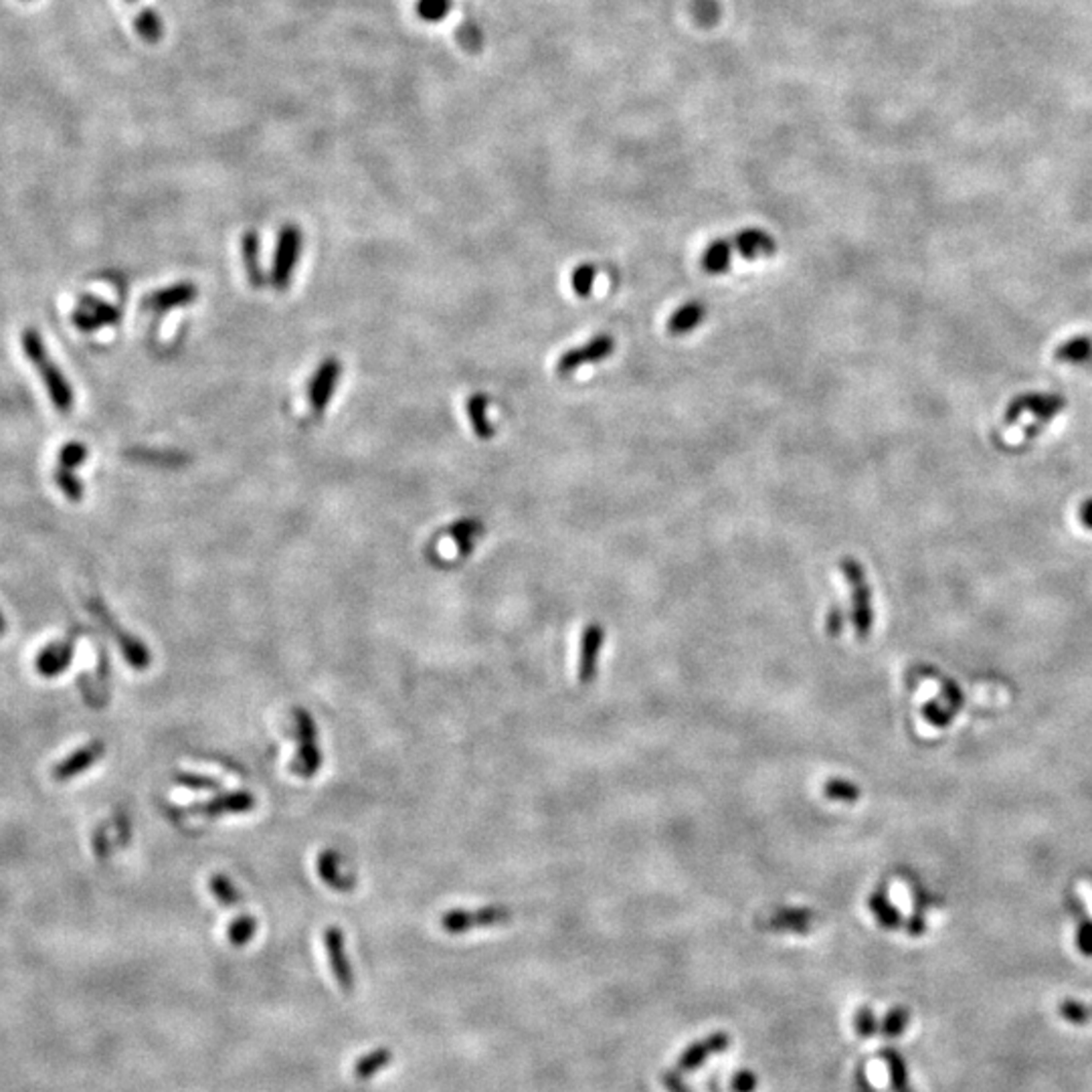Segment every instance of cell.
Wrapping results in <instances>:
<instances>
[{
	"label": "cell",
	"mask_w": 1092,
	"mask_h": 1092,
	"mask_svg": "<svg viewBox=\"0 0 1092 1092\" xmlns=\"http://www.w3.org/2000/svg\"><path fill=\"white\" fill-rule=\"evenodd\" d=\"M20 346L24 357L29 359V363L35 367L37 374L41 376L43 385L47 389V395L53 403V407L59 413H69L73 409V403H75V395L73 389L69 385V380L63 376L61 369L51 361L47 346L43 342V336L37 333L35 328H27L20 333Z\"/></svg>",
	"instance_id": "obj_1"
},
{
	"label": "cell",
	"mask_w": 1092,
	"mask_h": 1092,
	"mask_svg": "<svg viewBox=\"0 0 1092 1092\" xmlns=\"http://www.w3.org/2000/svg\"><path fill=\"white\" fill-rule=\"evenodd\" d=\"M86 607L89 609L91 616H93L101 625H104V629L114 638V642L118 644L120 652H122L123 657H125V662H128V666H130L132 670L144 672V670L150 668L152 655H150L146 644H144L142 640H138L136 636H132V633H130L128 629H125L123 625H120V621L114 617V614L110 612L108 605H106L104 601L97 599V597H91V599H86Z\"/></svg>",
	"instance_id": "obj_2"
},
{
	"label": "cell",
	"mask_w": 1092,
	"mask_h": 1092,
	"mask_svg": "<svg viewBox=\"0 0 1092 1092\" xmlns=\"http://www.w3.org/2000/svg\"><path fill=\"white\" fill-rule=\"evenodd\" d=\"M840 569L852 587V623L856 627V636L860 640H866L870 636L874 614H872V591L868 587L866 571L856 558H842Z\"/></svg>",
	"instance_id": "obj_3"
},
{
	"label": "cell",
	"mask_w": 1092,
	"mask_h": 1092,
	"mask_svg": "<svg viewBox=\"0 0 1092 1092\" xmlns=\"http://www.w3.org/2000/svg\"><path fill=\"white\" fill-rule=\"evenodd\" d=\"M296 734H298V753L292 763V771L303 779H312L322 767V751L318 743V726L308 710L296 708Z\"/></svg>",
	"instance_id": "obj_4"
},
{
	"label": "cell",
	"mask_w": 1092,
	"mask_h": 1092,
	"mask_svg": "<svg viewBox=\"0 0 1092 1092\" xmlns=\"http://www.w3.org/2000/svg\"><path fill=\"white\" fill-rule=\"evenodd\" d=\"M511 919H512V910L502 906V904L484 906L479 910L455 908V910H449V912L441 914L440 927L447 934H464V933H470L474 929H488V927H496V925H506Z\"/></svg>",
	"instance_id": "obj_5"
},
{
	"label": "cell",
	"mask_w": 1092,
	"mask_h": 1092,
	"mask_svg": "<svg viewBox=\"0 0 1092 1092\" xmlns=\"http://www.w3.org/2000/svg\"><path fill=\"white\" fill-rule=\"evenodd\" d=\"M301 241H303L301 229L298 225L290 223L282 227V231H279L277 237V247L273 256L271 275H269V282L273 284V288L286 290L290 286V279L301 256Z\"/></svg>",
	"instance_id": "obj_6"
},
{
	"label": "cell",
	"mask_w": 1092,
	"mask_h": 1092,
	"mask_svg": "<svg viewBox=\"0 0 1092 1092\" xmlns=\"http://www.w3.org/2000/svg\"><path fill=\"white\" fill-rule=\"evenodd\" d=\"M88 447L82 441H71L67 445H63V449L59 451V460L53 472L55 477V484L57 488L71 500V502H80L84 498V486L82 481L75 477V470L78 466H82L88 460Z\"/></svg>",
	"instance_id": "obj_7"
},
{
	"label": "cell",
	"mask_w": 1092,
	"mask_h": 1092,
	"mask_svg": "<svg viewBox=\"0 0 1092 1092\" xmlns=\"http://www.w3.org/2000/svg\"><path fill=\"white\" fill-rule=\"evenodd\" d=\"M1066 409V399L1056 393H1026L1015 397L1005 409L1004 423L1011 425L1018 421L1024 413H1034L1038 419L1050 421L1058 413Z\"/></svg>",
	"instance_id": "obj_8"
},
{
	"label": "cell",
	"mask_w": 1092,
	"mask_h": 1092,
	"mask_svg": "<svg viewBox=\"0 0 1092 1092\" xmlns=\"http://www.w3.org/2000/svg\"><path fill=\"white\" fill-rule=\"evenodd\" d=\"M340 376H342V363L336 357L324 359L314 370L308 387V399H310V409L316 417H320L328 409L330 399L335 397L336 387L340 383Z\"/></svg>",
	"instance_id": "obj_9"
},
{
	"label": "cell",
	"mask_w": 1092,
	"mask_h": 1092,
	"mask_svg": "<svg viewBox=\"0 0 1092 1092\" xmlns=\"http://www.w3.org/2000/svg\"><path fill=\"white\" fill-rule=\"evenodd\" d=\"M120 318H122L120 308L95 296H82L78 299V306H75L71 314L73 326L82 330V333H95V330L114 326L120 322Z\"/></svg>",
	"instance_id": "obj_10"
},
{
	"label": "cell",
	"mask_w": 1092,
	"mask_h": 1092,
	"mask_svg": "<svg viewBox=\"0 0 1092 1092\" xmlns=\"http://www.w3.org/2000/svg\"><path fill=\"white\" fill-rule=\"evenodd\" d=\"M614 350H616L614 336L612 335H599L593 340H589L587 344L567 350L556 363V374L567 378V376L575 374L582 365H593V363H599V361L607 359Z\"/></svg>",
	"instance_id": "obj_11"
},
{
	"label": "cell",
	"mask_w": 1092,
	"mask_h": 1092,
	"mask_svg": "<svg viewBox=\"0 0 1092 1092\" xmlns=\"http://www.w3.org/2000/svg\"><path fill=\"white\" fill-rule=\"evenodd\" d=\"M78 631H69L63 640H55L47 644L35 657V670L43 678H55L61 676L73 662L75 650H78Z\"/></svg>",
	"instance_id": "obj_12"
},
{
	"label": "cell",
	"mask_w": 1092,
	"mask_h": 1092,
	"mask_svg": "<svg viewBox=\"0 0 1092 1092\" xmlns=\"http://www.w3.org/2000/svg\"><path fill=\"white\" fill-rule=\"evenodd\" d=\"M104 755H106L104 741H99V739L89 741V743L82 745L80 749H75L73 753H69L67 757H63L59 763H55L53 769H51V777H53V781H57V783H67L78 775L86 773L88 769H91Z\"/></svg>",
	"instance_id": "obj_13"
},
{
	"label": "cell",
	"mask_w": 1092,
	"mask_h": 1092,
	"mask_svg": "<svg viewBox=\"0 0 1092 1092\" xmlns=\"http://www.w3.org/2000/svg\"><path fill=\"white\" fill-rule=\"evenodd\" d=\"M324 947L328 953L330 968H333L335 979L338 981L340 989L344 994H352L354 973L344 947V933L338 927H328L324 931Z\"/></svg>",
	"instance_id": "obj_14"
},
{
	"label": "cell",
	"mask_w": 1092,
	"mask_h": 1092,
	"mask_svg": "<svg viewBox=\"0 0 1092 1092\" xmlns=\"http://www.w3.org/2000/svg\"><path fill=\"white\" fill-rule=\"evenodd\" d=\"M253 807H256V795L241 790V792L215 795L207 803L193 805L191 814H198V816H205V818H221V816L247 814V811H251Z\"/></svg>",
	"instance_id": "obj_15"
},
{
	"label": "cell",
	"mask_w": 1092,
	"mask_h": 1092,
	"mask_svg": "<svg viewBox=\"0 0 1092 1092\" xmlns=\"http://www.w3.org/2000/svg\"><path fill=\"white\" fill-rule=\"evenodd\" d=\"M728 1046H730V1036L726 1032L710 1034L682 1052V1056L678 1058V1071L694 1073L710 1056L722 1054Z\"/></svg>",
	"instance_id": "obj_16"
},
{
	"label": "cell",
	"mask_w": 1092,
	"mask_h": 1092,
	"mask_svg": "<svg viewBox=\"0 0 1092 1092\" xmlns=\"http://www.w3.org/2000/svg\"><path fill=\"white\" fill-rule=\"evenodd\" d=\"M198 298V288L193 282H179L174 286L162 288L152 292L150 296L144 298V310L150 312H168L174 308H181V306H189L194 299Z\"/></svg>",
	"instance_id": "obj_17"
},
{
	"label": "cell",
	"mask_w": 1092,
	"mask_h": 1092,
	"mask_svg": "<svg viewBox=\"0 0 1092 1092\" xmlns=\"http://www.w3.org/2000/svg\"><path fill=\"white\" fill-rule=\"evenodd\" d=\"M605 640V631L599 623H589L582 631V640H581V653H579V682L581 684H591L595 674H597V655L601 652Z\"/></svg>",
	"instance_id": "obj_18"
},
{
	"label": "cell",
	"mask_w": 1092,
	"mask_h": 1092,
	"mask_svg": "<svg viewBox=\"0 0 1092 1092\" xmlns=\"http://www.w3.org/2000/svg\"><path fill=\"white\" fill-rule=\"evenodd\" d=\"M318 874L326 886L336 893H352L357 878L344 870V858L336 850H324L318 856Z\"/></svg>",
	"instance_id": "obj_19"
},
{
	"label": "cell",
	"mask_w": 1092,
	"mask_h": 1092,
	"mask_svg": "<svg viewBox=\"0 0 1092 1092\" xmlns=\"http://www.w3.org/2000/svg\"><path fill=\"white\" fill-rule=\"evenodd\" d=\"M732 247L749 262L760 256H773L777 249L775 239L765 231H760V229H745V231L732 239Z\"/></svg>",
	"instance_id": "obj_20"
},
{
	"label": "cell",
	"mask_w": 1092,
	"mask_h": 1092,
	"mask_svg": "<svg viewBox=\"0 0 1092 1092\" xmlns=\"http://www.w3.org/2000/svg\"><path fill=\"white\" fill-rule=\"evenodd\" d=\"M1054 361L1092 372V338L1074 336L1054 350Z\"/></svg>",
	"instance_id": "obj_21"
},
{
	"label": "cell",
	"mask_w": 1092,
	"mask_h": 1092,
	"mask_svg": "<svg viewBox=\"0 0 1092 1092\" xmlns=\"http://www.w3.org/2000/svg\"><path fill=\"white\" fill-rule=\"evenodd\" d=\"M481 532H484V524H481V520H476V518L457 520V522H453L445 528V535L457 545V554H460L462 558L472 554L474 545L481 537Z\"/></svg>",
	"instance_id": "obj_22"
},
{
	"label": "cell",
	"mask_w": 1092,
	"mask_h": 1092,
	"mask_svg": "<svg viewBox=\"0 0 1092 1092\" xmlns=\"http://www.w3.org/2000/svg\"><path fill=\"white\" fill-rule=\"evenodd\" d=\"M706 318V306L700 301H688L680 306L668 318V333L674 336H684L692 333V330Z\"/></svg>",
	"instance_id": "obj_23"
},
{
	"label": "cell",
	"mask_w": 1092,
	"mask_h": 1092,
	"mask_svg": "<svg viewBox=\"0 0 1092 1092\" xmlns=\"http://www.w3.org/2000/svg\"><path fill=\"white\" fill-rule=\"evenodd\" d=\"M488 405H490V399H488L484 393H476V395H472V397L468 399V407H466L468 417H470V423H472V429H474V434H476L479 440H484V441L492 440L494 434H496V429L490 425V421H488V417H486Z\"/></svg>",
	"instance_id": "obj_24"
},
{
	"label": "cell",
	"mask_w": 1092,
	"mask_h": 1092,
	"mask_svg": "<svg viewBox=\"0 0 1092 1092\" xmlns=\"http://www.w3.org/2000/svg\"><path fill=\"white\" fill-rule=\"evenodd\" d=\"M732 239H717L706 247V251L702 253V269L710 275H717V273H724L730 267V256H732Z\"/></svg>",
	"instance_id": "obj_25"
},
{
	"label": "cell",
	"mask_w": 1092,
	"mask_h": 1092,
	"mask_svg": "<svg viewBox=\"0 0 1092 1092\" xmlns=\"http://www.w3.org/2000/svg\"><path fill=\"white\" fill-rule=\"evenodd\" d=\"M880 1058L886 1062L888 1066V1076H891V1086L895 1092H917L910 1086V1078H908V1069H906V1062L900 1056L898 1050L895 1048H882Z\"/></svg>",
	"instance_id": "obj_26"
},
{
	"label": "cell",
	"mask_w": 1092,
	"mask_h": 1092,
	"mask_svg": "<svg viewBox=\"0 0 1092 1092\" xmlns=\"http://www.w3.org/2000/svg\"><path fill=\"white\" fill-rule=\"evenodd\" d=\"M258 258H260V237L256 231H247L243 237V264L249 275V282L256 288H262L265 284V275L260 267Z\"/></svg>",
	"instance_id": "obj_27"
},
{
	"label": "cell",
	"mask_w": 1092,
	"mask_h": 1092,
	"mask_svg": "<svg viewBox=\"0 0 1092 1092\" xmlns=\"http://www.w3.org/2000/svg\"><path fill=\"white\" fill-rule=\"evenodd\" d=\"M811 919L814 912L805 908L795 910H779L777 919L769 921L767 929L771 931H793V933H807L811 929Z\"/></svg>",
	"instance_id": "obj_28"
},
{
	"label": "cell",
	"mask_w": 1092,
	"mask_h": 1092,
	"mask_svg": "<svg viewBox=\"0 0 1092 1092\" xmlns=\"http://www.w3.org/2000/svg\"><path fill=\"white\" fill-rule=\"evenodd\" d=\"M209 891L213 895V898L217 902H221L225 908H235L243 902V895L237 888V884L229 878L227 874H213L209 880Z\"/></svg>",
	"instance_id": "obj_29"
},
{
	"label": "cell",
	"mask_w": 1092,
	"mask_h": 1092,
	"mask_svg": "<svg viewBox=\"0 0 1092 1092\" xmlns=\"http://www.w3.org/2000/svg\"><path fill=\"white\" fill-rule=\"evenodd\" d=\"M870 910L876 914L878 925L888 929V931L898 929L902 925L900 912L891 904L886 893H882V888H878V891L870 897Z\"/></svg>",
	"instance_id": "obj_30"
},
{
	"label": "cell",
	"mask_w": 1092,
	"mask_h": 1092,
	"mask_svg": "<svg viewBox=\"0 0 1092 1092\" xmlns=\"http://www.w3.org/2000/svg\"><path fill=\"white\" fill-rule=\"evenodd\" d=\"M134 29L146 43H159L164 33V22L155 9H144L134 18Z\"/></svg>",
	"instance_id": "obj_31"
},
{
	"label": "cell",
	"mask_w": 1092,
	"mask_h": 1092,
	"mask_svg": "<svg viewBox=\"0 0 1092 1092\" xmlns=\"http://www.w3.org/2000/svg\"><path fill=\"white\" fill-rule=\"evenodd\" d=\"M258 933V919L251 917V914H239L237 919L231 921L227 929V938L229 943L233 947H245L247 943H251V938L256 936Z\"/></svg>",
	"instance_id": "obj_32"
},
{
	"label": "cell",
	"mask_w": 1092,
	"mask_h": 1092,
	"mask_svg": "<svg viewBox=\"0 0 1092 1092\" xmlns=\"http://www.w3.org/2000/svg\"><path fill=\"white\" fill-rule=\"evenodd\" d=\"M391 1060H393L391 1050H387V1048L374 1050V1052H370L369 1056H363L357 1062V1066H354V1076H357L359 1080H367V1078L374 1076L378 1071H383Z\"/></svg>",
	"instance_id": "obj_33"
},
{
	"label": "cell",
	"mask_w": 1092,
	"mask_h": 1092,
	"mask_svg": "<svg viewBox=\"0 0 1092 1092\" xmlns=\"http://www.w3.org/2000/svg\"><path fill=\"white\" fill-rule=\"evenodd\" d=\"M824 793L828 799L833 801H844V803H854L860 799L862 792L860 787L852 781H844V779H829L824 787Z\"/></svg>",
	"instance_id": "obj_34"
},
{
	"label": "cell",
	"mask_w": 1092,
	"mask_h": 1092,
	"mask_svg": "<svg viewBox=\"0 0 1092 1092\" xmlns=\"http://www.w3.org/2000/svg\"><path fill=\"white\" fill-rule=\"evenodd\" d=\"M1058 1013L1062 1015L1066 1022L1074 1024V1026H1086V1024L1092 1022V1005H1086V1004L1076 1002V1000L1060 1002Z\"/></svg>",
	"instance_id": "obj_35"
},
{
	"label": "cell",
	"mask_w": 1092,
	"mask_h": 1092,
	"mask_svg": "<svg viewBox=\"0 0 1092 1092\" xmlns=\"http://www.w3.org/2000/svg\"><path fill=\"white\" fill-rule=\"evenodd\" d=\"M597 277V267L591 264H581L571 273V286L579 298H589L593 294V284Z\"/></svg>",
	"instance_id": "obj_36"
},
{
	"label": "cell",
	"mask_w": 1092,
	"mask_h": 1092,
	"mask_svg": "<svg viewBox=\"0 0 1092 1092\" xmlns=\"http://www.w3.org/2000/svg\"><path fill=\"white\" fill-rule=\"evenodd\" d=\"M908 1022H910V1011H908L906 1007H902V1005L893 1007L891 1011H888V1013L884 1015L882 1026H880V1032H882L886 1038H898V1036H902V1032L906 1030Z\"/></svg>",
	"instance_id": "obj_37"
},
{
	"label": "cell",
	"mask_w": 1092,
	"mask_h": 1092,
	"mask_svg": "<svg viewBox=\"0 0 1092 1092\" xmlns=\"http://www.w3.org/2000/svg\"><path fill=\"white\" fill-rule=\"evenodd\" d=\"M451 7H453L451 0H417L415 9L423 20L440 22L449 15Z\"/></svg>",
	"instance_id": "obj_38"
},
{
	"label": "cell",
	"mask_w": 1092,
	"mask_h": 1092,
	"mask_svg": "<svg viewBox=\"0 0 1092 1092\" xmlns=\"http://www.w3.org/2000/svg\"><path fill=\"white\" fill-rule=\"evenodd\" d=\"M174 783L189 787V790H194V792H217V790H221V781H217L213 777H207V775H194V773H176Z\"/></svg>",
	"instance_id": "obj_39"
},
{
	"label": "cell",
	"mask_w": 1092,
	"mask_h": 1092,
	"mask_svg": "<svg viewBox=\"0 0 1092 1092\" xmlns=\"http://www.w3.org/2000/svg\"><path fill=\"white\" fill-rule=\"evenodd\" d=\"M854 1028H856V1032H858L860 1038H872V1036L880 1030V1026H878V1022H876V1015H874V1011H872L870 1007H860V1009L856 1011Z\"/></svg>",
	"instance_id": "obj_40"
},
{
	"label": "cell",
	"mask_w": 1092,
	"mask_h": 1092,
	"mask_svg": "<svg viewBox=\"0 0 1092 1092\" xmlns=\"http://www.w3.org/2000/svg\"><path fill=\"white\" fill-rule=\"evenodd\" d=\"M1076 947L1084 957H1092V919L1080 914L1076 927Z\"/></svg>",
	"instance_id": "obj_41"
},
{
	"label": "cell",
	"mask_w": 1092,
	"mask_h": 1092,
	"mask_svg": "<svg viewBox=\"0 0 1092 1092\" xmlns=\"http://www.w3.org/2000/svg\"><path fill=\"white\" fill-rule=\"evenodd\" d=\"M93 854L99 862H106L112 856V842L108 840V826H101L93 833Z\"/></svg>",
	"instance_id": "obj_42"
},
{
	"label": "cell",
	"mask_w": 1092,
	"mask_h": 1092,
	"mask_svg": "<svg viewBox=\"0 0 1092 1092\" xmlns=\"http://www.w3.org/2000/svg\"><path fill=\"white\" fill-rule=\"evenodd\" d=\"M758 1086V1078L753 1071H739L730 1078L732 1092H755Z\"/></svg>",
	"instance_id": "obj_43"
},
{
	"label": "cell",
	"mask_w": 1092,
	"mask_h": 1092,
	"mask_svg": "<svg viewBox=\"0 0 1092 1092\" xmlns=\"http://www.w3.org/2000/svg\"><path fill=\"white\" fill-rule=\"evenodd\" d=\"M114 824H116V829H118V844L125 846L132 837V822H130L128 814H125V811H122V814H116Z\"/></svg>",
	"instance_id": "obj_44"
},
{
	"label": "cell",
	"mask_w": 1092,
	"mask_h": 1092,
	"mask_svg": "<svg viewBox=\"0 0 1092 1092\" xmlns=\"http://www.w3.org/2000/svg\"><path fill=\"white\" fill-rule=\"evenodd\" d=\"M826 627H828L829 636H840V631H842V627H844V614H842V609L837 607V605H833V607L829 609L828 619H826Z\"/></svg>",
	"instance_id": "obj_45"
},
{
	"label": "cell",
	"mask_w": 1092,
	"mask_h": 1092,
	"mask_svg": "<svg viewBox=\"0 0 1092 1092\" xmlns=\"http://www.w3.org/2000/svg\"><path fill=\"white\" fill-rule=\"evenodd\" d=\"M460 41H462L470 51H476V49L479 47V31H477L476 27H472V24H466V27L460 29Z\"/></svg>",
	"instance_id": "obj_46"
},
{
	"label": "cell",
	"mask_w": 1092,
	"mask_h": 1092,
	"mask_svg": "<svg viewBox=\"0 0 1092 1092\" xmlns=\"http://www.w3.org/2000/svg\"><path fill=\"white\" fill-rule=\"evenodd\" d=\"M662 1084L668 1092H692L688 1086L682 1082V1078L676 1073H666L662 1074Z\"/></svg>",
	"instance_id": "obj_47"
},
{
	"label": "cell",
	"mask_w": 1092,
	"mask_h": 1092,
	"mask_svg": "<svg viewBox=\"0 0 1092 1092\" xmlns=\"http://www.w3.org/2000/svg\"><path fill=\"white\" fill-rule=\"evenodd\" d=\"M1078 518H1080V524H1082L1084 528L1092 530V498H1088V500L1080 506Z\"/></svg>",
	"instance_id": "obj_48"
},
{
	"label": "cell",
	"mask_w": 1092,
	"mask_h": 1092,
	"mask_svg": "<svg viewBox=\"0 0 1092 1092\" xmlns=\"http://www.w3.org/2000/svg\"><path fill=\"white\" fill-rule=\"evenodd\" d=\"M5 629H7V621H5L3 614H0V636H3V633H5Z\"/></svg>",
	"instance_id": "obj_49"
},
{
	"label": "cell",
	"mask_w": 1092,
	"mask_h": 1092,
	"mask_svg": "<svg viewBox=\"0 0 1092 1092\" xmlns=\"http://www.w3.org/2000/svg\"><path fill=\"white\" fill-rule=\"evenodd\" d=\"M130 3H134V0H130Z\"/></svg>",
	"instance_id": "obj_50"
}]
</instances>
